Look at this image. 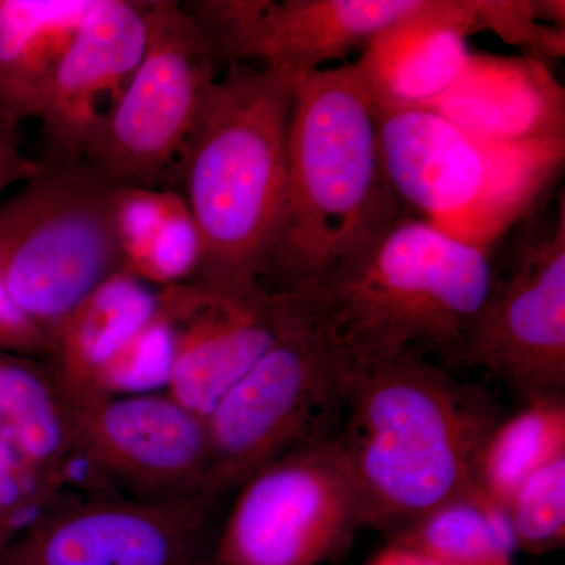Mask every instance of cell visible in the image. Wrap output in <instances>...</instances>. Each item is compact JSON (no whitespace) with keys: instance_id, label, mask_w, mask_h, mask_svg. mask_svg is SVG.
I'll return each mask as SVG.
<instances>
[{"instance_id":"d6986e66","label":"cell","mask_w":565,"mask_h":565,"mask_svg":"<svg viewBox=\"0 0 565 565\" xmlns=\"http://www.w3.org/2000/svg\"><path fill=\"white\" fill-rule=\"evenodd\" d=\"M93 0H0V114L39 118Z\"/></svg>"},{"instance_id":"30bf717a","label":"cell","mask_w":565,"mask_h":565,"mask_svg":"<svg viewBox=\"0 0 565 565\" xmlns=\"http://www.w3.org/2000/svg\"><path fill=\"white\" fill-rule=\"evenodd\" d=\"M515 237L456 364L481 367L523 401L565 396V203Z\"/></svg>"},{"instance_id":"2e32d148","label":"cell","mask_w":565,"mask_h":565,"mask_svg":"<svg viewBox=\"0 0 565 565\" xmlns=\"http://www.w3.org/2000/svg\"><path fill=\"white\" fill-rule=\"evenodd\" d=\"M486 0H426L364 46L353 63L375 104L424 107L462 73L467 36L486 31Z\"/></svg>"},{"instance_id":"e0dca14e","label":"cell","mask_w":565,"mask_h":565,"mask_svg":"<svg viewBox=\"0 0 565 565\" xmlns=\"http://www.w3.org/2000/svg\"><path fill=\"white\" fill-rule=\"evenodd\" d=\"M427 109L497 143L563 139L565 92L541 58L470 52L455 84Z\"/></svg>"},{"instance_id":"8992f818","label":"cell","mask_w":565,"mask_h":565,"mask_svg":"<svg viewBox=\"0 0 565 565\" xmlns=\"http://www.w3.org/2000/svg\"><path fill=\"white\" fill-rule=\"evenodd\" d=\"M278 296L273 344L206 415L207 471L202 494L217 501L264 465L332 437L351 362L302 291Z\"/></svg>"},{"instance_id":"603a6c76","label":"cell","mask_w":565,"mask_h":565,"mask_svg":"<svg viewBox=\"0 0 565 565\" xmlns=\"http://www.w3.org/2000/svg\"><path fill=\"white\" fill-rule=\"evenodd\" d=\"M564 455L565 396L523 401L486 438L475 484L504 509L531 475Z\"/></svg>"},{"instance_id":"6da1fadb","label":"cell","mask_w":565,"mask_h":565,"mask_svg":"<svg viewBox=\"0 0 565 565\" xmlns=\"http://www.w3.org/2000/svg\"><path fill=\"white\" fill-rule=\"evenodd\" d=\"M503 416L481 388L418 353L351 364L337 438L366 526L403 530L476 486Z\"/></svg>"},{"instance_id":"f1b7e54d","label":"cell","mask_w":565,"mask_h":565,"mask_svg":"<svg viewBox=\"0 0 565 565\" xmlns=\"http://www.w3.org/2000/svg\"><path fill=\"white\" fill-rule=\"evenodd\" d=\"M367 565H440L430 559L429 556L415 550L414 546L405 545L403 542L393 541L392 544L382 548L370 561Z\"/></svg>"},{"instance_id":"44dd1931","label":"cell","mask_w":565,"mask_h":565,"mask_svg":"<svg viewBox=\"0 0 565 565\" xmlns=\"http://www.w3.org/2000/svg\"><path fill=\"white\" fill-rule=\"evenodd\" d=\"M114 218L122 269L154 289L192 280L200 239L180 192L117 188Z\"/></svg>"},{"instance_id":"5bb4252c","label":"cell","mask_w":565,"mask_h":565,"mask_svg":"<svg viewBox=\"0 0 565 565\" xmlns=\"http://www.w3.org/2000/svg\"><path fill=\"white\" fill-rule=\"evenodd\" d=\"M158 305L172 333L166 392L206 418L273 344L278 296L185 281L158 289Z\"/></svg>"},{"instance_id":"9c48e42d","label":"cell","mask_w":565,"mask_h":565,"mask_svg":"<svg viewBox=\"0 0 565 565\" xmlns=\"http://www.w3.org/2000/svg\"><path fill=\"white\" fill-rule=\"evenodd\" d=\"M236 492L206 565H319L364 526L334 435L264 465Z\"/></svg>"},{"instance_id":"d4e9b609","label":"cell","mask_w":565,"mask_h":565,"mask_svg":"<svg viewBox=\"0 0 565 565\" xmlns=\"http://www.w3.org/2000/svg\"><path fill=\"white\" fill-rule=\"evenodd\" d=\"M172 333L159 311L99 374L93 396L154 393L169 384ZM87 399V397H85Z\"/></svg>"},{"instance_id":"5b68a950","label":"cell","mask_w":565,"mask_h":565,"mask_svg":"<svg viewBox=\"0 0 565 565\" xmlns=\"http://www.w3.org/2000/svg\"><path fill=\"white\" fill-rule=\"evenodd\" d=\"M386 178L422 221L490 250L525 221L565 161L563 139H478L427 107L375 104Z\"/></svg>"},{"instance_id":"3957f363","label":"cell","mask_w":565,"mask_h":565,"mask_svg":"<svg viewBox=\"0 0 565 565\" xmlns=\"http://www.w3.org/2000/svg\"><path fill=\"white\" fill-rule=\"evenodd\" d=\"M294 81L230 63L211 88L178 172L200 239L191 281L262 289L285 200Z\"/></svg>"},{"instance_id":"4316f807","label":"cell","mask_w":565,"mask_h":565,"mask_svg":"<svg viewBox=\"0 0 565 565\" xmlns=\"http://www.w3.org/2000/svg\"><path fill=\"white\" fill-rule=\"evenodd\" d=\"M50 351V337L18 307L0 281V352L47 360Z\"/></svg>"},{"instance_id":"7a4b0ae2","label":"cell","mask_w":565,"mask_h":565,"mask_svg":"<svg viewBox=\"0 0 565 565\" xmlns=\"http://www.w3.org/2000/svg\"><path fill=\"white\" fill-rule=\"evenodd\" d=\"M401 217L374 99L353 63L296 77L285 200L262 289L313 288Z\"/></svg>"},{"instance_id":"277c9868","label":"cell","mask_w":565,"mask_h":565,"mask_svg":"<svg viewBox=\"0 0 565 565\" xmlns=\"http://www.w3.org/2000/svg\"><path fill=\"white\" fill-rule=\"evenodd\" d=\"M493 273L492 252L404 215L302 292L351 364L404 352L456 364Z\"/></svg>"},{"instance_id":"ba28073f","label":"cell","mask_w":565,"mask_h":565,"mask_svg":"<svg viewBox=\"0 0 565 565\" xmlns=\"http://www.w3.org/2000/svg\"><path fill=\"white\" fill-rule=\"evenodd\" d=\"M143 13L139 66L81 162L117 188L172 189L226 65L182 3L143 0Z\"/></svg>"},{"instance_id":"9a60e30c","label":"cell","mask_w":565,"mask_h":565,"mask_svg":"<svg viewBox=\"0 0 565 565\" xmlns=\"http://www.w3.org/2000/svg\"><path fill=\"white\" fill-rule=\"evenodd\" d=\"M147 43L143 0H93L39 118L47 166L82 161L128 88Z\"/></svg>"},{"instance_id":"7402d4cb","label":"cell","mask_w":565,"mask_h":565,"mask_svg":"<svg viewBox=\"0 0 565 565\" xmlns=\"http://www.w3.org/2000/svg\"><path fill=\"white\" fill-rule=\"evenodd\" d=\"M440 565H514L515 544L504 509L473 486L397 531Z\"/></svg>"},{"instance_id":"7c38bea8","label":"cell","mask_w":565,"mask_h":565,"mask_svg":"<svg viewBox=\"0 0 565 565\" xmlns=\"http://www.w3.org/2000/svg\"><path fill=\"white\" fill-rule=\"evenodd\" d=\"M426 0H188L225 65L256 66L296 77L366 46L412 17Z\"/></svg>"},{"instance_id":"52a82bcc","label":"cell","mask_w":565,"mask_h":565,"mask_svg":"<svg viewBox=\"0 0 565 565\" xmlns=\"http://www.w3.org/2000/svg\"><path fill=\"white\" fill-rule=\"evenodd\" d=\"M115 192L117 185L84 162H40L35 177L0 200V281L50 338L88 294L122 270Z\"/></svg>"},{"instance_id":"8fae6325","label":"cell","mask_w":565,"mask_h":565,"mask_svg":"<svg viewBox=\"0 0 565 565\" xmlns=\"http://www.w3.org/2000/svg\"><path fill=\"white\" fill-rule=\"evenodd\" d=\"M212 504L202 494L51 503L0 548V565H206Z\"/></svg>"},{"instance_id":"f546056e","label":"cell","mask_w":565,"mask_h":565,"mask_svg":"<svg viewBox=\"0 0 565 565\" xmlns=\"http://www.w3.org/2000/svg\"><path fill=\"white\" fill-rule=\"evenodd\" d=\"M2 546H3V545H2V542H0V548H2Z\"/></svg>"},{"instance_id":"ac0fdd59","label":"cell","mask_w":565,"mask_h":565,"mask_svg":"<svg viewBox=\"0 0 565 565\" xmlns=\"http://www.w3.org/2000/svg\"><path fill=\"white\" fill-rule=\"evenodd\" d=\"M158 313V289L128 270L102 282L52 332L46 363L68 401L90 397L107 366Z\"/></svg>"},{"instance_id":"ffe728a7","label":"cell","mask_w":565,"mask_h":565,"mask_svg":"<svg viewBox=\"0 0 565 565\" xmlns=\"http://www.w3.org/2000/svg\"><path fill=\"white\" fill-rule=\"evenodd\" d=\"M0 435L62 490L79 456L68 404L47 363L0 352Z\"/></svg>"},{"instance_id":"4fadbf2b","label":"cell","mask_w":565,"mask_h":565,"mask_svg":"<svg viewBox=\"0 0 565 565\" xmlns=\"http://www.w3.org/2000/svg\"><path fill=\"white\" fill-rule=\"evenodd\" d=\"M66 404L77 456L98 473L139 498L202 494L210 457L206 419L172 394L93 396Z\"/></svg>"},{"instance_id":"484cf974","label":"cell","mask_w":565,"mask_h":565,"mask_svg":"<svg viewBox=\"0 0 565 565\" xmlns=\"http://www.w3.org/2000/svg\"><path fill=\"white\" fill-rule=\"evenodd\" d=\"M58 492V487L51 484L0 435V542L3 546L54 503Z\"/></svg>"},{"instance_id":"83f0119b","label":"cell","mask_w":565,"mask_h":565,"mask_svg":"<svg viewBox=\"0 0 565 565\" xmlns=\"http://www.w3.org/2000/svg\"><path fill=\"white\" fill-rule=\"evenodd\" d=\"M20 125L0 114V200L13 185L31 180L40 170V162L21 150Z\"/></svg>"},{"instance_id":"cb8c5ba5","label":"cell","mask_w":565,"mask_h":565,"mask_svg":"<svg viewBox=\"0 0 565 565\" xmlns=\"http://www.w3.org/2000/svg\"><path fill=\"white\" fill-rule=\"evenodd\" d=\"M515 548L544 555L565 541V455L535 471L504 508Z\"/></svg>"}]
</instances>
